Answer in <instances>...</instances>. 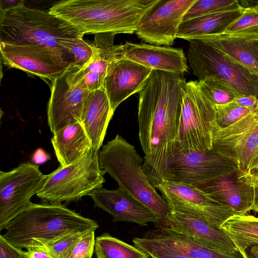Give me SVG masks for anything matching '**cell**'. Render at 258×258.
<instances>
[{
  "label": "cell",
  "mask_w": 258,
  "mask_h": 258,
  "mask_svg": "<svg viewBox=\"0 0 258 258\" xmlns=\"http://www.w3.org/2000/svg\"><path fill=\"white\" fill-rule=\"evenodd\" d=\"M185 82L183 75L153 70L140 92L138 117L145 154L143 168L154 187L171 179L168 162L174 155L181 91Z\"/></svg>",
  "instance_id": "cell-1"
},
{
  "label": "cell",
  "mask_w": 258,
  "mask_h": 258,
  "mask_svg": "<svg viewBox=\"0 0 258 258\" xmlns=\"http://www.w3.org/2000/svg\"><path fill=\"white\" fill-rule=\"evenodd\" d=\"M159 0H66L49 11L83 34H133L142 18Z\"/></svg>",
  "instance_id": "cell-2"
},
{
  "label": "cell",
  "mask_w": 258,
  "mask_h": 258,
  "mask_svg": "<svg viewBox=\"0 0 258 258\" xmlns=\"http://www.w3.org/2000/svg\"><path fill=\"white\" fill-rule=\"evenodd\" d=\"M98 224L64 204H34L12 220L3 236L16 247L22 249L53 241L78 232L95 231Z\"/></svg>",
  "instance_id": "cell-3"
},
{
  "label": "cell",
  "mask_w": 258,
  "mask_h": 258,
  "mask_svg": "<svg viewBox=\"0 0 258 258\" xmlns=\"http://www.w3.org/2000/svg\"><path fill=\"white\" fill-rule=\"evenodd\" d=\"M84 34L66 20L51 13L30 8L24 4L1 12L0 43L37 44L59 50L70 56L66 42L83 38Z\"/></svg>",
  "instance_id": "cell-4"
},
{
  "label": "cell",
  "mask_w": 258,
  "mask_h": 258,
  "mask_svg": "<svg viewBox=\"0 0 258 258\" xmlns=\"http://www.w3.org/2000/svg\"><path fill=\"white\" fill-rule=\"evenodd\" d=\"M98 158L101 168L117 182L119 188L149 208L162 222L166 219L170 210L146 175L144 159L133 145L117 135L103 146Z\"/></svg>",
  "instance_id": "cell-5"
},
{
  "label": "cell",
  "mask_w": 258,
  "mask_h": 258,
  "mask_svg": "<svg viewBox=\"0 0 258 258\" xmlns=\"http://www.w3.org/2000/svg\"><path fill=\"white\" fill-rule=\"evenodd\" d=\"M217 126L215 105L202 90L199 82H185L181 91L174 155L182 151L212 150L213 135Z\"/></svg>",
  "instance_id": "cell-6"
},
{
  "label": "cell",
  "mask_w": 258,
  "mask_h": 258,
  "mask_svg": "<svg viewBox=\"0 0 258 258\" xmlns=\"http://www.w3.org/2000/svg\"><path fill=\"white\" fill-rule=\"evenodd\" d=\"M99 152H91L66 166H59L47 175L36 196L42 202L60 204L77 202L102 188L106 172L101 168Z\"/></svg>",
  "instance_id": "cell-7"
},
{
  "label": "cell",
  "mask_w": 258,
  "mask_h": 258,
  "mask_svg": "<svg viewBox=\"0 0 258 258\" xmlns=\"http://www.w3.org/2000/svg\"><path fill=\"white\" fill-rule=\"evenodd\" d=\"M187 61L199 82L218 79L228 84L240 96L258 99V75L213 46L199 39L190 41Z\"/></svg>",
  "instance_id": "cell-8"
},
{
  "label": "cell",
  "mask_w": 258,
  "mask_h": 258,
  "mask_svg": "<svg viewBox=\"0 0 258 258\" xmlns=\"http://www.w3.org/2000/svg\"><path fill=\"white\" fill-rule=\"evenodd\" d=\"M212 150L236 165L238 176L258 170V106L231 125L217 126Z\"/></svg>",
  "instance_id": "cell-9"
},
{
  "label": "cell",
  "mask_w": 258,
  "mask_h": 258,
  "mask_svg": "<svg viewBox=\"0 0 258 258\" xmlns=\"http://www.w3.org/2000/svg\"><path fill=\"white\" fill-rule=\"evenodd\" d=\"M38 165L20 164L9 171H0V231L32 205L30 200L46 179Z\"/></svg>",
  "instance_id": "cell-10"
},
{
  "label": "cell",
  "mask_w": 258,
  "mask_h": 258,
  "mask_svg": "<svg viewBox=\"0 0 258 258\" xmlns=\"http://www.w3.org/2000/svg\"><path fill=\"white\" fill-rule=\"evenodd\" d=\"M155 188L161 192L171 212L188 215L220 227L236 215L229 208L191 184L164 180Z\"/></svg>",
  "instance_id": "cell-11"
},
{
  "label": "cell",
  "mask_w": 258,
  "mask_h": 258,
  "mask_svg": "<svg viewBox=\"0 0 258 258\" xmlns=\"http://www.w3.org/2000/svg\"><path fill=\"white\" fill-rule=\"evenodd\" d=\"M6 65L52 81L73 66V59L56 49L37 44L0 43Z\"/></svg>",
  "instance_id": "cell-12"
},
{
  "label": "cell",
  "mask_w": 258,
  "mask_h": 258,
  "mask_svg": "<svg viewBox=\"0 0 258 258\" xmlns=\"http://www.w3.org/2000/svg\"><path fill=\"white\" fill-rule=\"evenodd\" d=\"M73 71L71 67L52 81L47 116L53 135L69 125L80 122L85 100L91 91L74 77Z\"/></svg>",
  "instance_id": "cell-13"
},
{
  "label": "cell",
  "mask_w": 258,
  "mask_h": 258,
  "mask_svg": "<svg viewBox=\"0 0 258 258\" xmlns=\"http://www.w3.org/2000/svg\"><path fill=\"white\" fill-rule=\"evenodd\" d=\"M168 166L171 181L191 185L238 171L235 164L212 150L178 152L169 160Z\"/></svg>",
  "instance_id": "cell-14"
},
{
  "label": "cell",
  "mask_w": 258,
  "mask_h": 258,
  "mask_svg": "<svg viewBox=\"0 0 258 258\" xmlns=\"http://www.w3.org/2000/svg\"><path fill=\"white\" fill-rule=\"evenodd\" d=\"M196 1L159 0L142 18L135 33L146 43L172 45L184 15Z\"/></svg>",
  "instance_id": "cell-15"
},
{
  "label": "cell",
  "mask_w": 258,
  "mask_h": 258,
  "mask_svg": "<svg viewBox=\"0 0 258 258\" xmlns=\"http://www.w3.org/2000/svg\"><path fill=\"white\" fill-rule=\"evenodd\" d=\"M89 196L94 207L108 213L114 222H132L141 226H147L150 222L155 226L162 223V220L154 213L119 187L114 190L100 188Z\"/></svg>",
  "instance_id": "cell-16"
},
{
  "label": "cell",
  "mask_w": 258,
  "mask_h": 258,
  "mask_svg": "<svg viewBox=\"0 0 258 258\" xmlns=\"http://www.w3.org/2000/svg\"><path fill=\"white\" fill-rule=\"evenodd\" d=\"M152 71L123 58L109 65L102 87L114 112L122 102L143 89Z\"/></svg>",
  "instance_id": "cell-17"
},
{
  "label": "cell",
  "mask_w": 258,
  "mask_h": 258,
  "mask_svg": "<svg viewBox=\"0 0 258 258\" xmlns=\"http://www.w3.org/2000/svg\"><path fill=\"white\" fill-rule=\"evenodd\" d=\"M157 226L169 227L221 253L228 254L241 253L221 227L188 215L171 211L166 219Z\"/></svg>",
  "instance_id": "cell-18"
},
{
  "label": "cell",
  "mask_w": 258,
  "mask_h": 258,
  "mask_svg": "<svg viewBox=\"0 0 258 258\" xmlns=\"http://www.w3.org/2000/svg\"><path fill=\"white\" fill-rule=\"evenodd\" d=\"M121 58L153 70L181 75L188 71L187 59L180 48L126 42Z\"/></svg>",
  "instance_id": "cell-19"
},
{
  "label": "cell",
  "mask_w": 258,
  "mask_h": 258,
  "mask_svg": "<svg viewBox=\"0 0 258 258\" xmlns=\"http://www.w3.org/2000/svg\"><path fill=\"white\" fill-rule=\"evenodd\" d=\"M115 34L103 33L95 34L91 43L94 53L91 60L84 67H75L74 75L89 91L103 86L109 65L121 57L123 44H115Z\"/></svg>",
  "instance_id": "cell-20"
},
{
  "label": "cell",
  "mask_w": 258,
  "mask_h": 258,
  "mask_svg": "<svg viewBox=\"0 0 258 258\" xmlns=\"http://www.w3.org/2000/svg\"><path fill=\"white\" fill-rule=\"evenodd\" d=\"M192 185L229 208L236 215L247 214L253 204L254 188L239 179L238 171Z\"/></svg>",
  "instance_id": "cell-21"
},
{
  "label": "cell",
  "mask_w": 258,
  "mask_h": 258,
  "mask_svg": "<svg viewBox=\"0 0 258 258\" xmlns=\"http://www.w3.org/2000/svg\"><path fill=\"white\" fill-rule=\"evenodd\" d=\"M113 113L102 87L90 92L85 100L80 123L91 142L92 151L99 152Z\"/></svg>",
  "instance_id": "cell-22"
},
{
  "label": "cell",
  "mask_w": 258,
  "mask_h": 258,
  "mask_svg": "<svg viewBox=\"0 0 258 258\" xmlns=\"http://www.w3.org/2000/svg\"><path fill=\"white\" fill-rule=\"evenodd\" d=\"M54 153L61 166H66L88 154L91 142L80 122L66 126L50 139Z\"/></svg>",
  "instance_id": "cell-23"
},
{
  "label": "cell",
  "mask_w": 258,
  "mask_h": 258,
  "mask_svg": "<svg viewBox=\"0 0 258 258\" xmlns=\"http://www.w3.org/2000/svg\"><path fill=\"white\" fill-rule=\"evenodd\" d=\"M199 40L213 46L235 62L258 75V39L222 34Z\"/></svg>",
  "instance_id": "cell-24"
},
{
  "label": "cell",
  "mask_w": 258,
  "mask_h": 258,
  "mask_svg": "<svg viewBox=\"0 0 258 258\" xmlns=\"http://www.w3.org/2000/svg\"><path fill=\"white\" fill-rule=\"evenodd\" d=\"M244 7L201 16L180 24L176 38L189 41L205 37L221 35L242 14Z\"/></svg>",
  "instance_id": "cell-25"
},
{
  "label": "cell",
  "mask_w": 258,
  "mask_h": 258,
  "mask_svg": "<svg viewBox=\"0 0 258 258\" xmlns=\"http://www.w3.org/2000/svg\"><path fill=\"white\" fill-rule=\"evenodd\" d=\"M190 258H220L229 255L205 246L191 237L166 226H157L144 236Z\"/></svg>",
  "instance_id": "cell-26"
},
{
  "label": "cell",
  "mask_w": 258,
  "mask_h": 258,
  "mask_svg": "<svg viewBox=\"0 0 258 258\" xmlns=\"http://www.w3.org/2000/svg\"><path fill=\"white\" fill-rule=\"evenodd\" d=\"M230 237L239 250L258 245V218L253 215H234L220 227Z\"/></svg>",
  "instance_id": "cell-27"
},
{
  "label": "cell",
  "mask_w": 258,
  "mask_h": 258,
  "mask_svg": "<svg viewBox=\"0 0 258 258\" xmlns=\"http://www.w3.org/2000/svg\"><path fill=\"white\" fill-rule=\"evenodd\" d=\"M94 252L97 258H148L149 256L108 233H103L95 240Z\"/></svg>",
  "instance_id": "cell-28"
},
{
  "label": "cell",
  "mask_w": 258,
  "mask_h": 258,
  "mask_svg": "<svg viewBox=\"0 0 258 258\" xmlns=\"http://www.w3.org/2000/svg\"><path fill=\"white\" fill-rule=\"evenodd\" d=\"M223 34L258 39V3L245 8L241 15L227 28Z\"/></svg>",
  "instance_id": "cell-29"
},
{
  "label": "cell",
  "mask_w": 258,
  "mask_h": 258,
  "mask_svg": "<svg viewBox=\"0 0 258 258\" xmlns=\"http://www.w3.org/2000/svg\"><path fill=\"white\" fill-rule=\"evenodd\" d=\"M241 7L237 0H196L184 15L182 22Z\"/></svg>",
  "instance_id": "cell-30"
},
{
  "label": "cell",
  "mask_w": 258,
  "mask_h": 258,
  "mask_svg": "<svg viewBox=\"0 0 258 258\" xmlns=\"http://www.w3.org/2000/svg\"><path fill=\"white\" fill-rule=\"evenodd\" d=\"M199 83L202 90L214 105L232 102L240 96L228 84L218 79H210Z\"/></svg>",
  "instance_id": "cell-31"
},
{
  "label": "cell",
  "mask_w": 258,
  "mask_h": 258,
  "mask_svg": "<svg viewBox=\"0 0 258 258\" xmlns=\"http://www.w3.org/2000/svg\"><path fill=\"white\" fill-rule=\"evenodd\" d=\"M87 232L72 233L56 240L42 243L36 246L46 248L55 258H69L78 243Z\"/></svg>",
  "instance_id": "cell-32"
},
{
  "label": "cell",
  "mask_w": 258,
  "mask_h": 258,
  "mask_svg": "<svg viewBox=\"0 0 258 258\" xmlns=\"http://www.w3.org/2000/svg\"><path fill=\"white\" fill-rule=\"evenodd\" d=\"M133 242L135 246L152 258H190L144 236L134 238Z\"/></svg>",
  "instance_id": "cell-33"
},
{
  "label": "cell",
  "mask_w": 258,
  "mask_h": 258,
  "mask_svg": "<svg viewBox=\"0 0 258 258\" xmlns=\"http://www.w3.org/2000/svg\"><path fill=\"white\" fill-rule=\"evenodd\" d=\"M215 109L217 124L220 127L232 124L252 110L240 106L233 101L215 105Z\"/></svg>",
  "instance_id": "cell-34"
},
{
  "label": "cell",
  "mask_w": 258,
  "mask_h": 258,
  "mask_svg": "<svg viewBox=\"0 0 258 258\" xmlns=\"http://www.w3.org/2000/svg\"><path fill=\"white\" fill-rule=\"evenodd\" d=\"M65 48L73 56V66L80 68L85 66L91 60L94 53L92 44L86 42L83 38L67 41Z\"/></svg>",
  "instance_id": "cell-35"
},
{
  "label": "cell",
  "mask_w": 258,
  "mask_h": 258,
  "mask_svg": "<svg viewBox=\"0 0 258 258\" xmlns=\"http://www.w3.org/2000/svg\"><path fill=\"white\" fill-rule=\"evenodd\" d=\"M95 240V231L87 232L78 243L69 258H92Z\"/></svg>",
  "instance_id": "cell-36"
},
{
  "label": "cell",
  "mask_w": 258,
  "mask_h": 258,
  "mask_svg": "<svg viewBox=\"0 0 258 258\" xmlns=\"http://www.w3.org/2000/svg\"><path fill=\"white\" fill-rule=\"evenodd\" d=\"M25 251L19 249L0 235V258H25Z\"/></svg>",
  "instance_id": "cell-37"
},
{
  "label": "cell",
  "mask_w": 258,
  "mask_h": 258,
  "mask_svg": "<svg viewBox=\"0 0 258 258\" xmlns=\"http://www.w3.org/2000/svg\"><path fill=\"white\" fill-rule=\"evenodd\" d=\"M25 252V258H55L46 248L41 246L29 247Z\"/></svg>",
  "instance_id": "cell-38"
},
{
  "label": "cell",
  "mask_w": 258,
  "mask_h": 258,
  "mask_svg": "<svg viewBox=\"0 0 258 258\" xmlns=\"http://www.w3.org/2000/svg\"><path fill=\"white\" fill-rule=\"evenodd\" d=\"M233 102L240 106L251 110L258 106V99L250 95L239 96Z\"/></svg>",
  "instance_id": "cell-39"
},
{
  "label": "cell",
  "mask_w": 258,
  "mask_h": 258,
  "mask_svg": "<svg viewBox=\"0 0 258 258\" xmlns=\"http://www.w3.org/2000/svg\"><path fill=\"white\" fill-rule=\"evenodd\" d=\"M50 159V156L42 148H38L33 154L31 160L35 165L45 163Z\"/></svg>",
  "instance_id": "cell-40"
},
{
  "label": "cell",
  "mask_w": 258,
  "mask_h": 258,
  "mask_svg": "<svg viewBox=\"0 0 258 258\" xmlns=\"http://www.w3.org/2000/svg\"><path fill=\"white\" fill-rule=\"evenodd\" d=\"M238 178L253 188L258 187V170L251 173L239 176Z\"/></svg>",
  "instance_id": "cell-41"
},
{
  "label": "cell",
  "mask_w": 258,
  "mask_h": 258,
  "mask_svg": "<svg viewBox=\"0 0 258 258\" xmlns=\"http://www.w3.org/2000/svg\"><path fill=\"white\" fill-rule=\"evenodd\" d=\"M23 4H24L23 0H1L0 11L1 12H4Z\"/></svg>",
  "instance_id": "cell-42"
},
{
  "label": "cell",
  "mask_w": 258,
  "mask_h": 258,
  "mask_svg": "<svg viewBox=\"0 0 258 258\" xmlns=\"http://www.w3.org/2000/svg\"><path fill=\"white\" fill-rule=\"evenodd\" d=\"M240 252L244 258H258V245H251Z\"/></svg>",
  "instance_id": "cell-43"
},
{
  "label": "cell",
  "mask_w": 258,
  "mask_h": 258,
  "mask_svg": "<svg viewBox=\"0 0 258 258\" xmlns=\"http://www.w3.org/2000/svg\"><path fill=\"white\" fill-rule=\"evenodd\" d=\"M254 202L251 210L258 213V187L254 188Z\"/></svg>",
  "instance_id": "cell-44"
},
{
  "label": "cell",
  "mask_w": 258,
  "mask_h": 258,
  "mask_svg": "<svg viewBox=\"0 0 258 258\" xmlns=\"http://www.w3.org/2000/svg\"><path fill=\"white\" fill-rule=\"evenodd\" d=\"M220 258H244L242 254L237 255H229L222 257Z\"/></svg>",
  "instance_id": "cell-45"
},
{
  "label": "cell",
  "mask_w": 258,
  "mask_h": 258,
  "mask_svg": "<svg viewBox=\"0 0 258 258\" xmlns=\"http://www.w3.org/2000/svg\"><path fill=\"white\" fill-rule=\"evenodd\" d=\"M148 258H152V257H151L149 256Z\"/></svg>",
  "instance_id": "cell-46"
}]
</instances>
